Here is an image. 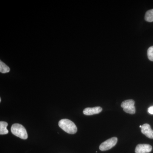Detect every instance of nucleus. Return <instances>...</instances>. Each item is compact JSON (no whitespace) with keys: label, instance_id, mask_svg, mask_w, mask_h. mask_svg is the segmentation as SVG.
I'll use <instances>...</instances> for the list:
<instances>
[{"label":"nucleus","instance_id":"0eeeda50","mask_svg":"<svg viewBox=\"0 0 153 153\" xmlns=\"http://www.w3.org/2000/svg\"><path fill=\"white\" fill-rule=\"evenodd\" d=\"M141 132L149 138L153 139V130L148 124H144L142 126Z\"/></svg>","mask_w":153,"mask_h":153},{"label":"nucleus","instance_id":"f257e3e1","mask_svg":"<svg viewBox=\"0 0 153 153\" xmlns=\"http://www.w3.org/2000/svg\"><path fill=\"white\" fill-rule=\"evenodd\" d=\"M59 127L66 133L70 134H74L77 131V127L75 124L69 120L64 119L59 122Z\"/></svg>","mask_w":153,"mask_h":153},{"label":"nucleus","instance_id":"4468645a","mask_svg":"<svg viewBox=\"0 0 153 153\" xmlns=\"http://www.w3.org/2000/svg\"><path fill=\"white\" fill-rule=\"evenodd\" d=\"M1 98H0V102H1Z\"/></svg>","mask_w":153,"mask_h":153},{"label":"nucleus","instance_id":"7ed1b4c3","mask_svg":"<svg viewBox=\"0 0 153 153\" xmlns=\"http://www.w3.org/2000/svg\"><path fill=\"white\" fill-rule=\"evenodd\" d=\"M134 101L133 100H128L123 102L121 106L123 108L124 111L130 114L135 113Z\"/></svg>","mask_w":153,"mask_h":153},{"label":"nucleus","instance_id":"20e7f679","mask_svg":"<svg viewBox=\"0 0 153 153\" xmlns=\"http://www.w3.org/2000/svg\"><path fill=\"white\" fill-rule=\"evenodd\" d=\"M117 142V138L116 137L110 138L102 143L100 146L99 149L102 151L108 150L114 147Z\"/></svg>","mask_w":153,"mask_h":153},{"label":"nucleus","instance_id":"ddd939ff","mask_svg":"<svg viewBox=\"0 0 153 153\" xmlns=\"http://www.w3.org/2000/svg\"><path fill=\"white\" fill-rule=\"evenodd\" d=\"M142 126H140V128H141Z\"/></svg>","mask_w":153,"mask_h":153},{"label":"nucleus","instance_id":"9b49d317","mask_svg":"<svg viewBox=\"0 0 153 153\" xmlns=\"http://www.w3.org/2000/svg\"><path fill=\"white\" fill-rule=\"evenodd\" d=\"M147 55L149 60L153 61V46L150 47L148 49Z\"/></svg>","mask_w":153,"mask_h":153},{"label":"nucleus","instance_id":"f8f14e48","mask_svg":"<svg viewBox=\"0 0 153 153\" xmlns=\"http://www.w3.org/2000/svg\"><path fill=\"white\" fill-rule=\"evenodd\" d=\"M148 112L151 114H153V106L150 107L148 108Z\"/></svg>","mask_w":153,"mask_h":153},{"label":"nucleus","instance_id":"39448f33","mask_svg":"<svg viewBox=\"0 0 153 153\" xmlns=\"http://www.w3.org/2000/svg\"><path fill=\"white\" fill-rule=\"evenodd\" d=\"M152 150L151 145L146 144H138L136 147L135 152L136 153H149Z\"/></svg>","mask_w":153,"mask_h":153},{"label":"nucleus","instance_id":"6e6552de","mask_svg":"<svg viewBox=\"0 0 153 153\" xmlns=\"http://www.w3.org/2000/svg\"><path fill=\"white\" fill-rule=\"evenodd\" d=\"M7 123L4 121L0 122V134H7L8 133V130L7 128Z\"/></svg>","mask_w":153,"mask_h":153},{"label":"nucleus","instance_id":"f03ea898","mask_svg":"<svg viewBox=\"0 0 153 153\" xmlns=\"http://www.w3.org/2000/svg\"><path fill=\"white\" fill-rule=\"evenodd\" d=\"M11 132L14 135L22 139L26 140L28 138V134L25 128L20 124H14L11 127Z\"/></svg>","mask_w":153,"mask_h":153},{"label":"nucleus","instance_id":"9d476101","mask_svg":"<svg viewBox=\"0 0 153 153\" xmlns=\"http://www.w3.org/2000/svg\"><path fill=\"white\" fill-rule=\"evenodd\" d=\"M145 19L147 22H153V9L149 10L146 13Z\"/></svg>","mask_w":153,"mask_h":153},{"label":"nucleus","instance_id":"423d86ee","mask_svg":"<svg viewBox=\"0 0 153 153\" xmlns=\"http://www.w3.org/2000/svg\"><path fill=\"white\" fill-rule=\"evenodd\" d=\"M102 111V108L99 106L93 108H86L83 111V113L85 115H92L99 114Z\"/></svg>","mask_w":153,"mask_h":153},{"label":"nucleus","instance_id":"1a4fd4ad","mask_svg":"<svg viewBox=\"0 0 153 153\" xmlns=\"http://www.w3.org/2000/svg\"><path fill=\"white\" fill-rule=\"evenodd\" d=\"M10 71V67L1 60L0 61V72L2 73H8Z\"/></svg>","mask_w":153,"mask_h":153}]
</instances>
